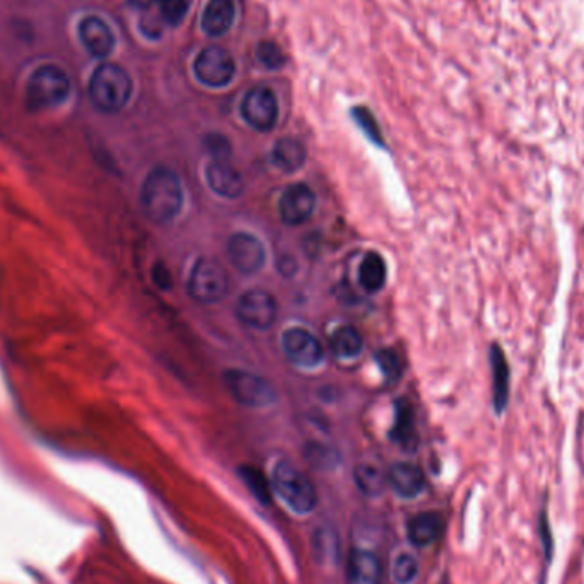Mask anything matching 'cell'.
<instances>
[{
	"label": "cell",
	"instance_id": "cell-22",
	"mask_svg": "<svg viewBox=\"0 0 584 584\" xmlns=\"http://www.w3.org/2000/svg\"><path fill=\"white\" fill-rule=\"evenodd\" d=\"M386 277H388V269H386L384 259L378 251H367L359 265V284L361 287L369 294L380 292L386 284Z\"/></svg>",
	"mask_w": 584,
	"mask_h": 584
},
{
	"label": "cell",
	"instance_id": "cell-12",
	"mask_svg": "<svg viewBox=\"0 0 584 584\" xmlns=\"http://www.w3.org/2000/svg\"><path fill=\"white\" fill-rule=\"evenodd\" d=\"M314 207V191L304 183H294L287 187L279 200V216L287 226H301L312 218Z\"/></svg>",
	"mask_w": 584,
	"mask_h": 584
},
{
	"label": "cell",
	"instance_id": "cell-15",
	"mask_svg": "<svg viewBox=\"0 0 584 584\" xmlns=\"http://www.w3.org/2000/svg\"><path fill=\"white\" fill-rule=\"evenodd\" d=\"M388 486L398 497L415 499L425 487V476L421 466L414 463H394L388 470Z\"/></svg>",
	"mask_w": 584,
	"mask_h": 584
},
{
	"label": "cell",
	"instance_id": "cell-24",
	"mask_svg": "<svg viewBox=\"0 0 584 584\" xmlns=\"http://www.w3.org/2000/svg\"><path fill=\"white\" fill-rule=\"evenodd\" d=\"M363 345H364V342H363L361 333L353 326H340L333 332V335L330 339L332 351L342 359L357 357L359 353H363Z\"/></svg>",
	"mask_w": 584,
	"mask_h": 584
},
{
	"label": "cell",
	"instance_id": "cell-27",
	"mask_svg": "<svg viewBox=\"0 0 584 584\" xmlns=\"http://www.w3.org/2000/svg\"><path fill=\"white\" fill-rule=\"evenodd\" d=\"M312 548H314V556L320 562L335 560L337 558V550H339V544L335 540V533L332 530H325V528L316 530L314 540H312Z\"/></svg>",
	"mask_w": 584,
	"mask_h": 584
},
{
	"label": "cell",
	"instance_id": "cell-4",
	"mask_svg": "<svg viewBox=\"0 0 584 584\" xmlns=\"http://www.w3.org/2000/svg\"><path fill=\"white\" fill-rule=\"evenodd\" d=\"M25 101L27 109L43 111L64 105L70 95V79L64 68L43 66L27 79Z\"/></svg>",
	"mask_w": 584,
	"mask_h": 584
},
{
	"label": "cell",
	"instance_id": "cell-10",
	"mask_svg": "<svg viewBox=\"0 0 584 584\" xmlns=\"http://www.w3.org/2000/svg\"><path fill=\"white\" fill-rule=\"evenodd\" d=\"M228 259L238 272L253 275L265 265V246L250 232H234L228 241Z\"/></svg>",
	"mask_w": 584,
	"mask_h": 584
},
{
	"label": "cell",
	"instance_id": "cell-32",
	"mask_svg": "<svg viewBox=\"0 0 584 584\" xmlns=\"http://www.w3.org/2000/svg\"><path fill=\"white\" fill-rule=\"evenodd\" d=\"M205 148L210 159H231V142L222 134H209L205 137Z\"/></svg>",
	"mask_w": 584,
	"mask_h": 584
},
{
	"label": "cell",
	"instance_id": "cell-8",
	"mask_svg": "<svg viewBox=\"0 0 584 584\" xmlns=\"http://www.w3.org/2000/svg\"><path fill=\"white\" fill-rule=\"evenodd\" d=\"M277 301L271 292L261 289L246 291L236 302L238 320L253 330H269L277 320Z\"/></svg>",
	"mask_w": 584,
	"mask_h": 584
},
{
	"label": "cell",
	"instance_id": "cell-17",
	"mask_svg": "<svg viewBox=\"0 0 584 584\" xmlns=\"http://www.w3.org/2000/svg\"><path fill=\"white\" fill-rule=\"evenodd\" d=\"M445 531V517L435 511H424L410 517L407 523L408 542L415 547L435 544Z\"/></svg>",
	"mask_w": 584,
	"mask_h": 584
},
{
	"label": "cell",
	"instance_id": "cell-2",
	"mask_svg": "<svg viewBox=\"0 0 584 584\" xmlns=\"http://www.w3.org/2000/svg\"><path fill=\"white\" fill-rule=\"evenodd\" d=\"M271 484L273 496H277L291 513L308 517L316 509L318 492L312 478L302 474L292 463H275Z\"/></svg>",
	"mask_w": 584,
	"mask_h": 584
},
{
	"label": "cell",
	"instance_id": "cell-11",
	"mask_svg": "<svg viewBox=\"0 0 584 584\" xmlns=\"http://www.w3.org/2000/svg\"><path fill=\"white\" fill-rule=\"evenodd\" d=\"M282 349L287 359L299 367H316L323 359V347L312 332L289 328L282 335Z\"/></svg>",
	"mask_w": 584,
	"mask_h": 584
},
{
	"label": "cell",
	"instance_id": "cell-14",
	"mask_svg": "<svg viewBox=\"0 0 584 584\" xmlns=\"http://www.w3.org/2000/svg\"><path fill=\"white\" fill-rule=\"evenodd\" d=\"M82 46L95 58H108L115 48V35L111 27L97 15L84 17L79 25Z\"/></svg>",
	"mask_w": 584,
	"mask_h": 584
},
{
	"label": "cell",
	"instance_id": "cell-20",
	"mask_svg": "<svg viewBox=\"0 0 584 584\" xmlns=\"http://www.w3.org/2000/svg\"><path fill=\"white\" fill-rule=\"evenodd\" d=\"M306 158H308L306 148L294 137H282L273 146V166L286 175L299 171L306 163Z\"/></svg>",
	"mask_w": 584,
	"mask_h": 584
},
{
	"label": "cell",
	"instance_id": "cell-28",
	"mask_svg": "<svg viewBox=\"0 0 584 584\" xmlns=\"http://www.w3.org/2000/svg\"><path fill=\"white\" fill-rule=\"evenodd\" d=\"M255 54H257L260 66L269 68V70L282 68L286 64V54L282 52V48L275 41H261L259 43Z\"/></svg>",
	"mask_w": 584,
	"mask_h": 584
},
{
	"label": "cell",
	"instance_id": "cell-31",
	"mask_svg": "<svg viewBox=\"0 0 584 584\" xmlns=\"http://www.w3.org/2000/svg\"><path fill=\"white\" fill-rule=\"evenodd\" d=\"M376 363H378V367H380L384 380L388 381V383H396L402 378V364H400V359H398V355L394 351H388V349L378 351L376 353Z\"/></svg>",
	"mask_w": 584,
	"mask_h": 584
},
{
	"label": "cell",
	"instance_id": "cell-3",
	"mask_svg": "<svg viewBox=\"0 0 584 584\" xmlns=\"http://www.w3.org/2000/svg\"><path fill=\"white\" fill-rule=\"evenodd\" d=\"M134 91V82L125 68L117 64H101L89 81V97L96 108L103 113L122 111Z\"/></svg>",
	"mask_w": 584,
	"mask_h": 584
},
{
	"label": "cell",
	"instance_id": "cell-26",
	"mask_svg": "<svg viewBox=\"0 0 584 584\" xmlns=\"http://www.w3.org/2000/svg\"><path fill=\"white\" fill-rule=\"evenodd\" d=\"M419 576V562L410 554H400L392 564V579L394 584H412Z\"/></svg>",
	"mask_w": 584,
	"mask_h": 584
},
{
	"label": "cell",
	"instance_id": "cell-23",
	"mask_svg": "<svg viewBox=\"0 0 584 584\" xmlns=\"http://www.w3.org/2000/svg\"><path fill=\"white\" fill-rule=\"evenodd\" d=\"M353 482L366 497H380L388 486V476L374 463H357L353 466Z\"/></svg>",
	"mask_w": 584,
	"mask_h": 584
},
{
	"label": "cell",
	"instance_id": "cell-1",
	"mask_svg": "<svg viewBox=\"0 0 584 584\" xmlns=\"http://www.w3.org/2000/svg\"><path fill=\"white\" fill-rule=\"evenodd\" d=\"M144 216L158 226L171 224L183 207V187L177 173L166 166L150 169L140 189Z\"/></svg>",
	"mask_w": 584,
	"mask_h": 584
},
{
	"label": "cell",
	"instance_id": "cell-21",
	"mask_svg": "<svg viewBox=\"0 0 584 584\" xmlns=\"http://www.w3.org/2000/svg\"><path fill=\"white\" fill-rule=\"evenodd\" d=\"M392 439L405 451H414L417 448L419 437H417V427H415V414L407 400L396 402V417L392 429Z\"/></svg>",
	"mask_w": 584,
	"mask_h": 584
},
{
	"label": "cell",
	"instance_id": "cell-9",
	"mask_svg": "<svg viewBox=\"0 0 584 584\" xmlns=\"http://www.w3.org/2000/svg\"><path fill=\"white\" fill-rule=\"evenodd\" d=\"M241 117L253 130L271 132L279 118L277 97L271 87L257 86L241 101Z\"/></svg>",
	"mask_w": 584,
	"mask_h": 584
},
{
	"label": "cell",
	"instance_id": "cell-34",
	"mask_svg": "<svg viewBox=\"0 0 584 584\" xmlns=\"http://www.w3.org/2000/svg\"><path fill=\"white\" fill-rule=\"evenodd\" d=\"M154 282L161 287V289L171 287V273H169V271H168L166 267H163V265H158V267L154 269Z\"/></svg>",
	"mask_w": 584,
	"mask_h": 584
},
{
	"label": "cell",
	"instance_id": "cell-7",
	"mask_svg": "<svg viewBox=\"0 0 584 584\" xmlns=\"http://www.w3.org/2000/svg\"><path fill=\"white\" fill-rule=\"evenodd\" d=\"M193 74L197 81L207 87H224L234 79L236 64L232 55L218 45L204 48L193 62Z\"/></svg>",
	"mask_w": 584,
	"mask_h": 584
},
{
	"label": "cell",
	"instance_id": "cell-33",
	"mask_svg": "<svg viewBox=\"0 0 584 584\" xmlns=\"http://www.w3.org/2000/svg\"><path fill=\"white\" fill-rule=\"evenodd\" d=\"M163 17L159 14V17H152L149 15V13H146V15L140 19V31L148 36V38H159L161 33H163Z\"/></svg>",
	"mask_w": 584,
	"mask_h": 584
},
{
	"label": "cell",
	"instance_id": "cell-13",
	"mask_svg": "<svg viewBox=\"0 0 584 584\" xmlns=\"http://www.w3.org/2000/svg\"><path fill=\"white\" fill-rule=\"evenodd\" d=\"M209 189L222 199L234 200L245 190L241 173L232 166L231 159H210L205 169Z\"/></svg>",
	"mask_w": 584,
	"mask_h": 584
},
{
	"label": "cell",
	"instance_id": "cell-35",
	"mask_svg": "<svg viewBox=\"0 0 584 584\" xmlns=\"http://www.w3.org/2000/svg\"><path fill=\"white\" fill-rule=\"evenodd\" d=\"M130 7L138 9V11H149L150 7L158 2V0H125Z\"/></svg>",
	"mask_w": 584,
	"mask_h": 584
},
{
	"label": "cell",
	"instance_id": "cell-5",
	"mask_svg": "<svg viewBox=\"0 0 584 584\" xmlns=\"http://www.w3.org/2000/svg\"><path fill=\"white\" fill-rule=\"evenodd\" d=\"M230 277L220 261L210 257L197 260L189 279V294L200 304H214L226 298Z\"/></svg>",
	"mask_w": 584,
	"mask_h": 584
},
{
	"label": "cell",
	"instance_id": "cell-30",
	"mask_svg": "<svg viewBox=\"0 0 584 584\" xmlns=\"http://www.w3.org/2000/svg\"><path fill=\"white\" fill-rule=\"evenodd\" d=\"M353 117L355 123L359 125V128L366 134L367 138L373 144L383 146V137H381L380 127L374 118V115L366 108V107H355L353 109Z\"/></svg>",
	"mask_w": 584,
	"mask_h": 584
},
{
	"label": "cell",
	"instance_id": "cell-25",
	"mask_svg": "<svg viewBox=\"0 0 584 584\" xmlns=\"http://www.w3.org/2000/svg\"><path fill=\"white\" fill-rule=\"evenodd\" d=\"M240 478L243 480L246 489L250 490V494L259 501L260 504L267 506L272 501L273 490L272 484L267 476H263V472L250 466V465H243L238 468Z\"/></svg>",
	"mask_w": 584,
	"mask_h": 584
},
{
	"label": "cell",
	"instance_id": "cell-16",
	"mask_svg": "<svg viewBox=\"0 0 584 584\" xmlns=\"http://www.w3.org/2000/svg\"><path fill=\"white\" fill-rule=\"evenodd\" d=\"M489 359L492 371V404L497 414H503L509 404L511 369L507 364L506 353L497 343L490 347Z\"/></svg>",
	"mask_w": 584,
	"mask_h": 584
},
{
	"label": "cell",
	"instance_id": "cell-19",
	"mask_svg": "<svg viewBox=\"0 0 584 584\" xmlns=\"http://www.w3.org/2000/svg\"><path fill=\"white\" fill-rule=\"evenodd\" d=\"M347 579L351 584H380V558L371 550L353 548L347 558Z\"/></svg>",
	"mask_w": 584,
	"mask_h": 584
},
{
	"label": "cell",
	"instance_id": "cell-29",
	"mask_svg": "<svg viewBox=\"0 0 584 584\" xmlns=\"http://www.w3.org/2000/svg\"><path fill=\"white\" fill-rule=\"evenodd\" d=\"M189 9L190 0H159V14L168 26H179L185 21Z\"/></svg>",
	"mask_w": 584,
	"mask_h": 584
},
{
	"label": "cell",
	"instance_id": "cell-6",
	"mask_svg": "<svg viewBox=\"0 0 584 584\" xmlns=\"http://www.w3.org/2000/svg\"><path fill=\"white\" fill-rule=\"evenodd\" d=\"M222 381L232 398L250 408H263L272 405L277 398L272 384L259 374L243 369H228Z\"/></svg>",
	"mask_w": 584,
	"mask_h": 584
},
{
	"label": "cell",
	"instance_id": "cell-18",
	"mask_svg": "<svg viewBox=\"0 0 584 584\" xmlns=\"http://www.w3.org/2000/svg\"><path fill=\"white\" fill-rule=\"evenodd\" d=\"M236 17L232 0H209L205 5L200 26L209 38H220L230 29Z\"/></svg>",
	"mask_w": 584,
	"mask_h": 584
}]
</instances>
